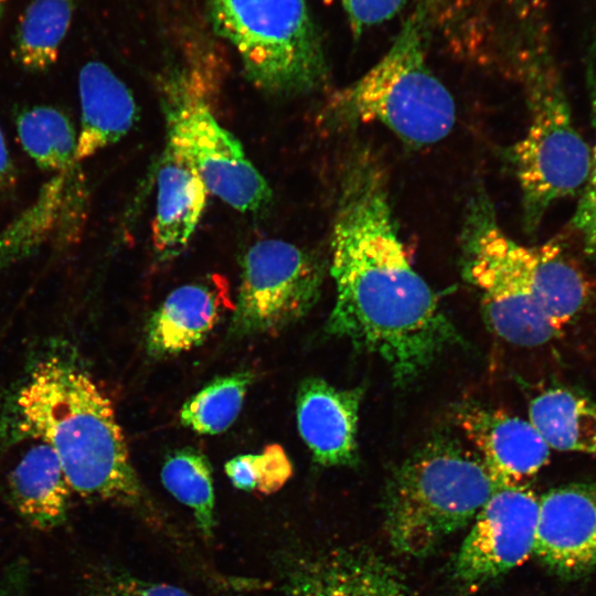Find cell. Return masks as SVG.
Listing matches in <instances>:
<instances>
[{
  "label": "cell",
  "instance_id": "9a60e30c",
  "mask_svg": "<svg viewBox=\"0 0 596 596\" xmlns=\"http://www.w3.org/2000/svg\"><path fill=\"white\" fill-rule=\"evenodd\" d=\"M362 390H342L322 379H306L296 400L298 430L315 461L324 467L358 460V415Z\"/></svg>",
  "mask_w": 596,
  "mask_h": 596
},
{
  "label": "cell",
  "instance_id": "7c38bea8",
  "mask_svg": "<svg viewBox=\"0 0 596 596\" xmlns=\"http://www.w3.org/2000/svg\"><path fill=\"white\" fill-rule=\"evenodd\" d=\"M486 225L496 251L561 332L587 300L588 284L584 274L555 243L525 246L514 241L501 227L493 204L487 212Z\"/></svg>",
  "mask_w": 596,
  "mask_h": 596
},
{
  "label": "cell",
  "instance_id": "f1b7e54d",
  "mask_svg": "<svg viewBox=\"0 0 596 596\" xmlns=\"http://www.w3.org/2000/svg\"><path fill=\"white\" fill-rule=\"evenodd\" d=\"M225 472L235 488L253 491L257 488L256 454L238 455L225 464Z\"/></svg>",
  "mask_w": 596,
  "mask_h": 596
},
{
  "label": "cell",
  "instance_id": "484cf974",
  "mask_svg": "<svg viewBox=\"0 0 596 596\" xmlns=\"http://www.w3.org/2000/svg\"><path fill=\"white\" fill-rule=\"evenodd\" d=\"M84 596H192L184 589L163 583L143 581L132 575L102 570L87 577Z\"/></svg>",
  "mask_w": 596,
  "mask_h": 596
},
{
  "label": "cell",
  "instance_id": "cb8c5ba5",
  "mask_svg": "<svg viewBox=\"0 0 596 596\" xmlns=\"http://www.w3.org/2000/svg\"><path fill=\"white\" fill-rule=\"evenodd\" d=\"M253 379L246 370L214 379L183 404L182 425L201 435L223 433L238 416Z\"/></svg>",
  "mask_w": 596,
  "mask_h": 596
},
{
  "label": "cell",
  "instance_id": "3957f363",
  "mask_svg": "<svg viewBox=\"0 0 596 596\" xmlns=\"http://www.w3.org/2000/svg\"><path fill=\"white\" fill-rule=\"evenodd\" d=\"M513 33L510 53L524 86L529 124L509 156L521 191L523 226L531 233L551 206L581 192L592 152L574 124L549 23L526 19Z\"/></svg>",
  "mask_w": 596,
  "mask_h": 596
},
{
  "label": "cell",
  "instance_id": "4316f807",
  "mask_svg": "<svg viewBox=\"0 0 596 596\" xmlns=\"http://www.w3.org/2000/svg\"><path fill=\"white\" fill-rule=\"evenodd\" d=\"M409 0H340L353 33L363 31L394 18Z\"/></svg>",
  "mask_w": 596,
  "mask_h": 596
},
{
  "label": "cell",
  "instance_id": "ffe728a7",
  "mask_svg": "<svg viewBox=\"0 0 596 596\" xmlns=\"http://www.w3.org/2000/svg\"><path fill=\"white\" fill-rule=\"evenodd\" d=\"M529 422L552 449L596 455V404L555 387L534 397Z\"/></svg>",
  "mask_w": 596,
  "mask_h": 596
},
{
  "label": "cell",
  "instance_id": "7a4b0ae2",
  "mask_svg": "<svg viewBox=\"0 0 596 596\" xmlns=\"http://www.w3.org/2000/svg\"><path fill=\"white\" fill-rule=\"evenodd\" d=\"M17 429L49 445L72 491L139 507L143 492L110 400L71 359L53 354L31 370L13 401Z\"/></svg>",
  "mask_w": 596,
  "mask_h": 596
},
{
  "label": "cell",
  "instance_id": "4fadbf2b",
  "mask_svg": "<svg viewBox=\"0 0 596 596\" xmlns=\"http://www.w3.org/2000/svg\"><path fill=\"white\" fill-rule=\"evenodd\" d=\"M456 418L499 488L523 486L549 461L551 448L529 421L479 405L460 407Z\"/></svg>",
  "mask_w": 596,
  "mask_h": 596
},
{
  "label": "cell",
  "instance_id": "30bf717a",
  "mask_svg": "<svg viewBox=\"0 0 596 596\" xmlns=\"http://www.w3.org/2000/svg\"><path fill=\"white\" fill-rule=\"evenodd\" d=\"M540 499L524 486L500 487L478 512L455 563L468 586L483 585L533 554Z\"/></svg>",
  "mask_w": 596,
  "mask_h": 596
},
{
  "label": "cell",
  "instance_id": "277c9868",
  "mask_svg": "<svg viewBox=\"0 0 596 596\" xmlns=\"http://www.w3.org/2000/svg\"><path fill=\"white\" fill-rule=\"evenodd\" d=\"M429 21L428 3L419 0L381 60L329 97L320 117L323 126L344 130L377 123L413 147L446 138L456 106L427 63Z\"/></svg>",
  "mask_w": 596,
  "mask_h": 596
},
{
  "label": "cell",
  "instance_id": "9c48e42d",
  "mask_svg": "<svg viewBox=\"0 0 596 596\" xmlns=\"http://www.w3.org/2000/svg\"><path fill=\"white\" fill-rule=\"evenodd\" d=\"M491 203L482 185L469 198L460 235L464 276L480 292L487 319L499 337L521 347L544 344L560 331L493 247L486 225Z\"/></svg>",
  "mask_w": 596,
  "mask_h": 596
},
{
  "label": "cell",
  "instance_id": "5bb4252c",
  "mask_svg": "<svg viewBox=\"0 0 596 596\" xmlns=\"http://www.w3.org/2000/svg\"><path fill=\"white\" fill-rule=\"evenodd\" d=\"M157 175L152 245L160 260L178 257L203 216L207 188L177 138L166 131Z\"/></svg>",
  "mask_w": 596,
  "mask_h": 596
},
{
  "label": "cell",
  "instance_id": "e0dca14e",
  "mask_svg": "<svg viewBox=\"0 0 596 596\" xmlns=\"http://www.w3.org/2000/svg\"><path fill=\"white\" fill-rule=\"evenodd\" d=\"M287 596H412L396 571L366 552H333L307 563Z\"/></svg>",
  "mask_w": 596,
  "mask_h": 596
},
{
  "label": "cell",
  "instance_id": "5b68a950",
  "mask_svg": "<svg viewBox=\"0 0 596 596\" xmlns=\"http://www.w3.org/2000/svg\"><path fill=\"white\" fill-rule=\"evenodd\" d=\"M499 488L478 455L448 437L418 448L393 473L385 494L391 545L423 556L471 523Z\"/></svg>",
  "mask_w": 596,
  "mask_h": 596
},
{
  "label": "cell",
  "instance_id": "7402d4cb",
  "mask_svg": "<svg viewBox=\"0 0 596 596\" xmlns=\"http://www.w3.org/2000/svg\"><path fill=\"white\" fill-rule=\"evenodd\" d=\"M15 127L23 150L39 168L55 173L77 168V135L60 109L46 105L25 108L17 116Z\"/></svg>",
  "mask_w": 596,
  "mask_h": 596
},
{
  "label": "cell",
  "instance_id": "2e32d148",
  "mask_svg": "<svg viewBox=\"0 0 596 596\" xmlns=\"http://www.w3.org/2000/svg\"><path fill=\"white\" fill-rule=\"evenodd\" d=\"M81 126L75 160L92 158L126 136L138 118L128 86L104 63H86L78 75Z\"/></svg>",
  "mask_w": 596,
  "mask_h": 596
},
{
  "label": "cell",
  "instance_id": "44dd1931",
  "mask_svg": "<svg viewBox=\"0 0 596 596\" xmlns=\"http://www.w3.org/2000/svg\"><path fill=\"white\" fill-rule=\"evenodd\" d=\"M77 0H33L17 29L12 54L28 72L40 73L56 62Z\"/></svg>",
  "mask_w": 596,
  "mask_h": 596
},
{
  "label": "cell",
  "instance_id": "603a6c76",
  "mask_svg": "<svg viewBox=\"0 0 596 596\" xmlns=\"http://www.w3.org/2000/svg\"><path fill=\"white\" fill-rule=\"evenodd\" d=\"M161 480L178 501L192 510L203 536L211 539L215 525V496L207 457L190 447L178 449L166 458Z\"/></svg>",
  "mask_w": 596,
  "mask_h": 596
},
{
  "label": "cell",
  "instance_id": "f546056e",
  "mask_svg": "<svg viewBox=\"0 0 596 596\" xmlns=\"http://www.w3.org/2000/svg\"><path fill=\"white\" fill-rule=\"evenodd\" d=\"M15 183V170L8 150L4 136L0 128V199H2Z\"/></svg>",
  "mask_w": 596,
  "mask_h": 596
},
{
  "label": "cell",
  "instance_id": "52a82bcc",
  "mask_svg": "<svg viewBox=\"0 0 596 596\" xmlns=\"http://www.w3.org/2000/svg\"><path fill=\"white\" fill-rule=\"evenodd\" d=\"M160 92L166 131L185 150L209 193L242 213L268 207L272 189L241 142L216 119L199 66H173L164 74Z\"/></svg>",
  "mask_w": 596,
  "mask_h": 596
},
{
  "label": "cell",
  "instance_id": "8992f818",
  "mask_svg": "<svg viewBox=\"0 0 596 596\" xmlns=\"http://www.w3.org/2000/svg\"><path fill=\"white\" fill-rule=\"evenodd\" d=\"M205 7L214 32L258 89L299 96L328 84L327 54L307 0H205Z\"/></svg>",
  "mask_w": 596,
  "mask_h": 596
},
{
  "label": "cell",
  "instance_id": "d4e9b609",
  "mask_svg": "<svg viewBox=\"0 0 596 596\" xmlns=\"http://www.w3.org/2000/svg\"><path fill=\"white\" fill-rule=\"evenodd\" d=\"M585 83L594 130V145L588 177L579 192V200L571 226L587 256L596 262V25L587 34L584 53Z\"/></svg>",
  "mask_w": 596,
  "mask_h": 596
},
{
  "label": "cell",
  "instance_id": "6da1fadb",
  "mask_svg": "<svg viewBox=\"0 0 596 596\" xmlns=\"http://www.w3.org/2000/svg\"><path fill=\"white\" fill-rule=\"evenodd\" d=\"M340 181L330 260L336 302L327 331L377 355L404 385L461 338L409 262L377 157L353 149Z\"/></svg>",
  "mask_w": 596,
  "mask_h": 596
},
{
  "label": "cell",
  "instance_id": "d6986e66",
  "mask_svg": "<svg viewBox=\"0 0 596 596\" xmlns=\"http://www.w3.org/2000/svg\"><path fill=\"white\" fill-rule=\"evenodd\" d=\"M8 485L14 509L32 528L50 531L65 522L71 488L56 455L45 443L39 440L23 454Z\"/></svg>",
  "mask_w": 596,
  "mask_h": 596
},
{
  "label": "cell",
  "instance_id": "ba28073f",
  "mask_svg": "<svg viewBox=\"0 0 596 596\" xmlns=\"http://www.w3.org/2000/svg\"><path fill=\"white\" fill-rule=\"evenodd\" d=\"M322 280V264L310 252L279 238L255 242L241 259L231 334L242 338L283 330L310 311Z\"/></svg>",
  "mask_w": 596,
  "mask_h": 596
},
{
  "label": "cell",
  "instance_id": "ac0fdd59",
  "mask_svg": "<svg viewBox=\"0 0 596 596\" xmlns=\"http://www.w3.org/2000/svg\"><path fill=\"white\" fill-rule=\"evenodd\" d=\"M223 311L220 295L207 284L171 291L149 319L146 347L153 358L179 354L201 344Z\"/></svg>",
  "mask_w": 596,
  "mask_h": 596
},
{
  "label": "cell",
  "instance_id": "4dcf8cb0",
  "mask_svg": "<svg viewBox=\"0 0 596 596\" xmlns=\"http://www.w3.org/2000/svg\"><path fill=\"white\" fill-rule=\"evenodd\" d=\"M4 0H0V4L3 2Z\"/></svg>",
  "mask_w": 596,
  "mask_h": 596
},
{
  "label": "cell",
  "instance_id": "8fae6325",
  "mask_svg": "<svg viewBox=\"0 0 596 596\" xmlns=\"http://www.w3.org/2000/svg\"><path fill=\"white\" fill-rule=\"evenodd\" d=\"M533 554L564 578L596 566V483H567L540 498Z\"/></svg>",
  "mask_w": 596,
  "mask_h": 596
},
{
  "label": "cell",
  "instance_id": "83f0119b",
  "mask_svg": "<svg viewBox=\"0 0 596 596\" xmlns=\"http://www.w3.org/2000/svg\"><path fill=\"white\" fill-rule=\"evenodd\" d=\"M257 488L262 493L278 491L292 475V465L278 444L266 446L256 454Z\"/></svg>",
  "mask_w": 596,
  "mask_h": 596
}]
</instances>
